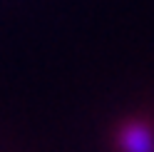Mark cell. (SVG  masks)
<instances>
[{
  "mask_svg": "<svg viewBox=\"0 0 154 152\" xmlns=\"http://www.w3.org/2000/svg\"><path fill=\"white\" fill-rule=\"evenodd\" d=\"M119 152H154V127L144 120H127L117 127Z\"/></svg>",
  "mask_w": 154,
  "mask_h": 152,
  "instance_id": "1",
  "label": "cell"
}]
</instances>
